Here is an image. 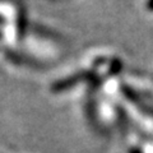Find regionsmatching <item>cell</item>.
<instances>
[{
  "label": "cell",
  "mask_w": 153,
  "mask_h": 153,
  "mask_svg": "<svg viewBox=\"0 0 153 153\" xmlns=\"http://www.w3.org/2000/svg\"><path fill=\"white\" fill-rule=\"evenodd\" d=\"M94 76H96V74L93 71H82V73H78V74L69 75V76H66V78L56 80V82L51 85V91L54 93L64 92V91L74 87L75 84H78L79 82H82V80H92Z\"/></svg>",
  "instance_id": "obj_1"
},
{
  "label": "cell",
  "mask_w": 153,
  "mask_h": 153,
  "mask_svg": "<svg viewBox=\"0 0 153 153\" xmlns=\"http://www.w3.org/2000/svg\"><path fill=\"white\" fill-rule=\"evenodd\" d=\"M4 54H5L7 59L9 61H12L13 64H17V65H27V66H32V68H41V64L37 63L36 60H33V59H31V57H28L26 55L19 54V52H16V51H13V50L5 49Z\"/></svg>",
  "instance_id": "obj_2"
},
{
  "label": "cell",
  "mask_w": 153,
  "mask_h": 153,
  "mask_svg": "<svg viewBox=\"0 0 153 153\" xmlns=\"http://www.w3.org/2000/svg\"><path fill=\"white\" fill-rule=\"evenodd\" d=\"M28 30V18L26 8L23 5L18 7V16H17V31L19 37H25L26 32Z\"/></svg>",
  "instance_id": "obj_3"
},
{
  "label": "cell",
  "mask_w": 153,
  "mask_h": 153,
  "mask_svg": "<svg viewBox=\"0 0 153 153\" xmlns=\"http://www.w3.org/2000/svg\"><path fill=\"white\" fill-rule=\"evenodd\" d=\"M148 7H149L151 9H153V0H151V1H149V4H148Z\"/></svg>",
  "instance_id": "obj_4"
},
{
  "label": "cell",
  "mask_w": 153,
  "mask_h": 153,
  "mask_svg": "<svg viewBox=\"0 0 153 153\" xmlns=\"http://www.w3.org/2000/svg\"><path fill=\"white\" fill-rule=\"evenodd\" d=\"M0 38H1V32H0Z\"/></svg>",
  "instance_id": "obj_5"
}]
</instances>
